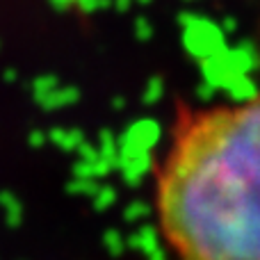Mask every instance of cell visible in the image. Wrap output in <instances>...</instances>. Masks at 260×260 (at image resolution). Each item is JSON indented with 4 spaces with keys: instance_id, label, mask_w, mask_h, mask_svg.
<instances>
[{
    "instance_id": "cell-1",
    "label": "cell",
    "mask_w": 260,
    "mask_h": 260,
    "mask_svg": "<svg viewBox=\"0 0 260 260\" xmlns=\"http://www.w3.org/2000/svg\"><path fill=\"white\" fill-rule=\"evenodd\" d=\"M155 210L176 260H260V96L197 112L176 130Z\"/></svg>"
}]
</instances>
